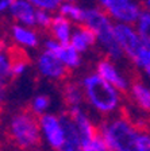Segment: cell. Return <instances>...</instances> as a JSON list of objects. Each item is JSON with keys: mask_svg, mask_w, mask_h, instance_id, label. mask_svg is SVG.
I'll use <instances>...</instances> for the list:
<instances>
[{"mask_svg": "<svg viewBox=\"0 0 150 151\" xmlns=\"http://www.w3.org/2000/svg\"><path fill=\"white\" fill-rule=\"evenodd\" d=\"M9 142L19 151H38L42 145L39 115L25 107L11 116L8 123Z\"/></svg>", "mask_w": 150, "mask_h": 151, "instance_id": "cell-1", "label": "cell"}, {"mask_svg": "<svg viewBox=\"0 0 150 151\" xmlns=\"http://www.w3.org/2000/svg\"><path fill=\"white\" fill-rule=\"evenodd\" d=\"M122 117L103 122L101 132L111 151H138V128L123 109Z\"/></svg>", "mask_w": 150, "mask_h": 151, "instance_id": "cell-2", "label": "cell"}, {"mask_svg": "<svg viewBox=\"0 0 150 151\" xmlns=\"http://www.w3.org/2000/svg\"><path fill=\"white\" fill-rule=\"evenodd\" d=\"M85 96L91 104L101 113H111L119 105V94L116 88L100 74L87 76L83 81Z\"/></svg>", "mask_w": 150, "mask_h": 151, "instance_id": "cell-3", "label": "cell"}, {"mask_svg": "<svg viewBox=\"0 0 150 151\" xmlns=\"http://www.w3.org/2000/svg\"><path fill=\"white\" fill-rule=\"evenodd\" d=\"M95 30L97 39L104 46L107 54L114 60H120L123 57V49L120 47L115 35L114 26H111L107 19L104 9H87L85 11V22Z\"/></svg>", "mask_w": 150, "mask_h": 151, "instance_id": "cell-4", "label": "cell"}, {"mask_svg": "<svg viewBox=\"0 0 150 151\" xmlns=\"http://www.w3.org/2000/svg\"><path fill=\"white\" fill-rule=\"evenodd\" d=\"M38 68H39V72L45 77L58 80L61 82L66 81V80H70V76H72V72H70L72 68H69L66 63H64L58 57H56L49 50L43 51L39 55V58H38Z\"/></svg>", "mask_w": 150, "mask_h": 151, "instance_id": "cell-5", "label": "cell"}, {"mask_svg": "<svg viewBox=\"0 0 150 151\" xmlns=\"http://www.w3.org/2000/svg\"><path fill=\"white\" fill-rule=\"evenodd\" d=\"M106 14L115 16L126 23L137 22L141 16L139 7L133 4L130 0H100Z\"/></svg>", "mask_w": 150, "mask_h": 151, "instance_id": "cell-6", "label": "cell"}, {"mask_svg": "<svg viewBox=\"0 0 150 151\" xmlns=\"http://www.w3.org/2000/svg\"><path fill=\"white\" fill-rule=\"evenodd\" d=\"M114 30H115L116 39H118L120 47L123 49V51H125L133 61H135V58L138 57L139 51H141L142 47L145 46V45L142 43L141 38L138 37L131 28L126 24H116V26H114Z\"/></svg>", "mask_w": 150, "mask_h": 151, "instance_id": "cell-7", "label": "cell"}, {"mask_svg": "<svg viewBox=\"0 0 150 151\" xmlns=\"http://www.w3.org/2000/svg\"><path fill=\"white\" fill-rule=\"evenodd\" d=\"M39 122H41V128L49 142V145L54 150L58 151L65 142V134H64V128L59 117L54 116V115H41Z\"/></svg>", "mask_w": 150, "mask_h": 151, "instance_id": "cell-8", "label": "cell"}, {"mask_svg": "<svg viewBox=\"0 0 150 151\" xmlns=\"http://www.w3.org/2000/svg\"><path fill=\"white\" fill-rule=\"evenodd\" d=\"M59 120H61L64 134H65V142H64L62 147L59 148L58 151H83L81 138H80L78 128L66 111L61 112Z\"/></svg>", "mask_w": 150, "mask_h": 151, "instance_id": "cell-9", "label": "cell"}, {"mask_svg": "<svg viewBox=\"0 0 150 151\" xmlns=\"http://www.w3.org/2000/svg\"><path fill=\"white\" fill-rule=\"evenodd\" d=\"M45 47L46 50L51 51L56 57H58L69 68H77L80 65V54L70 43H58L51 39L45 43Z\"/></svg>", "mask_w": 150, "mask_h": 151, "instance_id": "cell-10", "label": "cell"}, {"mask_svg": "<svg viewBox=\"0 0 150 151\" xmlns=\"http://www.w3.org/2000/svg\"><path fill=\"white\" fill-rule=\"evenodd\" d=\"M9 12L18 23H22L27 27H34L37 24L35 11L28 0H15L9 7Z\"/></svg>", "mask_w": 150, "mask_h": 151, "instance_id": "cell-11", "label": "cell"}, {"mask_svg": "<svg viewBox=\"0 0 150 151\" xmlns=\"http://www.w3.org/2000/svg\"><path fill=\"white\" fill-rule=\"evenodd\" d=\"M97 73L103 77L106 81H108L111 85H114L119 92L122 93H127V82L125 81L122 76L116 72L115 66L108 58L101 60L97 62Z\"/></svg>", "mask_w": 150, "mask_h": 151, "instance_id": "cell-12", "label": "cell"}, {"mask_svg": "<svg viewBox=\"0 0 150 151\" xmlns=\"http://www.w3.org/2000/svg\"><path fill=\"white\" fill-rule=\"evenodd\" d=\"M61 84H62L61 85V93H62V99L66 108L80 105L85 94V92H83L81 86L77 82L70 81V80H66Z\"/></svg>", "mask_w": 150, "mask_h": 151, "instance_id": "cell-13", "label": "cell"}, {"mask_svg": "<svg viewBox=\"0 0 150 151\" xmlns=\"http://www.w3.org/2000/svg\"><path fill=\"white\" fill-rule=\"evenodd\" d=\"M141 76L134 74L131 80V94L142 111L150 113V89L141 81Z\"/></svg>", "mask_w": 150, "mask_h": 151, "instance_id": "cell-14", "label": "cell"}, {"mask_svg": "<svg viewBox=\"0 0 150 151\" xmlns=\"http://www.w3.org/2000/svg\"><path fill=\"white\" fill-rule=\"evenodd\" d=\"M47 34L53 35L56 39H58L59 43H69L70 22L64 15L56 16V18H53V22H51V26H50Z\"/></svg>", "mask_w": 150, "mask_h": 151, "instance_id": "cell-15", "label": "cell"}, {"mask_svg": "<svg viewBox=\"0 0 150 151\" xmlns=\"http://www.w3.org/2000/svg\"><path fill=\"white\" fill-rule=\"evenodd\" d=\"M11 31H12V38L16 41V43L25 45V46H28V47L38 46V37L31 30L15 24L11 27Z\"/></svg>", "mask_w": 150, "mask_h": 151, "instance_id": "cell-16", "label": "cell"}, {"mask_svg": "<svg viewBox=\"0 0 150 151\" xmlns=\"http://www.w3.org/2000/svg\"><path fill=\"white\" fill-rule=\"evenodd\" d=\"M138 34L142 43L150 49V12L143 11L138 19Z\"/></svg>", "mask_w": 150, "mask_h": 151, "instance_id": "cell-17", "label": "cell"}, {"mask_svg": "<svg viewBox=\"0 0 150 151\" xmlns=\"http://www.w3.org/2000/svg\"><path fill=\"white\" fill-rule=\"evenodd\" d=\"M59 14L64 16H69V18H72L75 22L77 23H84L85 22V11L81 8H78V7L73 6V4H62V6L59 7Z\"/></svg>", "mask_w": 150, "mask_h": 151, "instance_id": "cell-18", "label": "cell"}, {"mask_svg": "<svg viewBox=\"0 0 150 151\" xmlns=\"http://www.w3.org/2000/svg\"><path fill=\"white\" fill-rule=\"evenodd\" d=\"M49 105H50L49 96H47V94H39V96H37V97L33 100L30 107H31V109L34 111L37 115H42V113L49 108Z\"/></svg>", "mask_w": 150, "mask_h": 151, "instance_id": "cell-19", "label": "cell"}, {"mask_svg": "<svg viewBox=\"0 0 150 151\" xmlns=\"http://www.w3.org/2000/svg\"><path fill=\"white\" fill-rule=\"evenodd\" d=\"M70 45L75 47L78 53H83V51H85L88 49V46H89V45H88V42H87V39L84 38V35L78 31V30L72 35V41H70Z\"/></svg>", "mask_w": 150, "mask_h": 151, "instance_id": "cell-20", "label": "cell"}, {"mask_svg": "<svg viewBox=\"0 0 150 151\" xmlns=\"http://www.w3.org/2000/svg\"><path fill=\"white\" fill-rule=\"evenodd\" d=\"M35 16H37V24L41 26V27L45 30V32L47 34L50 26H51V22H53V18H51L49 14L45 12V11H42V9L35 11Z\"/></svg>", "mask_w": 150, "mask_h": 151, "instance_id": "cell-21", "label": "cell"}, {"mask_svg": "<svg viewBox=\"0 0 150 151\" xmlns=\"http://www.w3.org/2000/svg\"><path fill=\"white\" fill-rule=\"evenodd\" d=\"M28 1L42 9H56L61 4V0H28Z\"/></svg>", "mask_w": 150, "mask_h": 151, "instance_id": "cell-22", "label": "cell"}, {"mask_svg": "<svg viewBox=\"0 0 150 151\" xmlns=\"http://www.w3.org/2000/svg\"><path fill=\"white\" fill-rule=\"evenodd\" d=\"M138 151H150V135L146 132L139 134L138 139Z\"/></svg>", "mask_w": 150, "mask_h": 151, "instance_id": "cell-23", "label": "cell"}, {"mask_svg": "<svg viewBox=\"0 0 150 151\" xmlns=\"http://www.w3.org/2000/svg\"><path fill=\"white\" fill-rule=\"evenodd\" d=\"M9 85V81L6 80L4 77L0 76V105L4 103L6 100V96H7V88H8Z\"/></svg>", "mask_w": 150, "mask_h": 151, "instance_id": "cell-24", "label": "cell"}, {"mask_svg": "<svg viewBox=\"0 0 150 151\" xmlns=\"http://www.w3.org/2000/svg\"><path fill=\"white\" fill-rule=\"evenodd\" d=\"M15 0H0V14L4 12L6 9H8L9 7L12 6V3Z\"/></svg>", "mask_w": 150, "mask_h": 151, "instance_id": "cell-25", "label": "cell"}, {"mask_svg": "<svg viewBox=\"0 0 150 151\" xmlns=\"http://www.w3.org/2000/svg\"><path fill=\"white\" fill-rule=\"evenodd\" d=\"M145 72L147 73V76L150 77V66H147V68H145Z\"/></svg>", "mask_w": 150, "mask_h": 151, "instance_id": "cell-26", "label": "cell"}, {"mask_svg": "<svg viewBox=\"0 0 150 151\" xmlns=\"http://www.w3.org/2000/svg\"><path fill=\"white\" fill-rule=\"evenodd\" d=\"M147 7L150 8V0H147Z\"/></svg>", "mask_w": 150, "mask_h": 151, "instance_id": "cell-27", "label": "cell"}, {"mask_svg": "<svg viewBox=\"0 0 150 151\" xmlns=\"http://www.w3.org/2000/svg\"><path fill=\"white\" fill-rule=\"evenodd\" d=\"M68 1H76V0H68Z\"/></svg>", "mask_w": 150, "mask_h": 151, "instance_id": "cell-28", "label": "cell"}]
</instances>
